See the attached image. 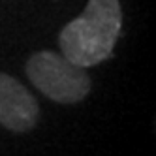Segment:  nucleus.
<instances>
[{"label":"nucleus","mask_w":156,"mask_h":156,"mask_svg":"<svg viewBox=\"0 0 156 156\" xmlns=\"http://www.w3.org/2000/svg\"><path fill=\"white\" fill-rule=\"evenodd\" d=\"M122 27L119 0H88L83 13L58 34V47L70 62L92 68L113 55Z\"/></svg>","instance_id":"obj_1"},{"label":"nucleus","mask_w":156,"mask_h":156,"mask_svg":"<svg viewBox=\"0 0 156 156\" xmlns=\"http://www.w3.org/2000/svg\"><path fill=\"white\" fill-rule=\"evenodd\" d=\"M30 83L49 100L64 105L79 104L92 88L87 68L70 62L62 53L38 51L27 60L25 68Z\"/></svg>","instance_id":"obj_2"},{"label":"nucleus","mask_w":156,"mask_h":156,"mask_svg":"<svg viewBox=\"0 0 156 156\" xmlns=\"http://www.w3.org/2000/svg\"><path fill=\"white\" fill-rule=\"evenodd\" d=\"M40 104L15 77L0 72V124L15 133L30 132L38 124Z\"/></svg>","instance_id":"obj_3"}]
</instances>
